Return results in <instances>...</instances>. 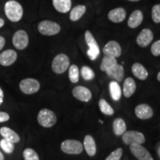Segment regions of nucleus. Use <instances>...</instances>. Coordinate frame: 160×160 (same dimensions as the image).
<instances>
[{"label": "nucleus", "instance_id": "39", "mask_svg": "<svg viewBox=\"0 0 160 160\" xmlns=\"http://www.w3.org/2000/svg\"><path fill=\"white\" fill-rule=\"evenodd\" d=\"M3 99H4V93H3L2 89L0 88V105H1L3 102Z\"/></svg>", "mask_w": 160, "mask_h": 160}, {"label": "nucleus", "instance_id": "44", "mask_svg": "<svg viewBox=\"0 0 160 160\" xmlns=\"http://www.w3.org/2000/svg\"><path fill=\"white\" fill-rule=\"evenodd\" d=\"M128 1H131V2H138V1H139V0H128Z\"/></svg>", "mask_w": 160, "mask_h": 160}, {"label": "nucleus", "instance_id": "8", "mask_svg": "<svg viewBox=\"0 0 160 160\" xmlns=\"http://www.w3.org/2000/svg\"><path fill=\"white\" fill-rule=\"evenodd\" d=\"M13 45L18 50H24L29 44V37L27 32L24 30L16 31L12 38Z\"/></svg>", "mask_w": 160, "mask_h": 160}, {"label": "nucleus", "instance_id": "35", "mask_svg": "<svg viewBox=\"0 0 160 160\" xmlns=\"http://www.w3.org/2000/svg\"><path fill=\"white\" fill-rule=\"evenodd\" d=\"M151 51L152 54L155 56V57H159V56H160V40L155 42L151 45Z\"/></svg>", "mask_w": 160, "mask_h": 160}, {"label": "nucleus", "instance_id": "17", "mask_svg": "<svg viewBox=\"0 0 160 160\" xmlns=\"http://www.w3.org/2000/svg\"><path fill=\"white\" fill-rule=\"evenodd\" d=\"M143 13L140 10H136L130 16L128 20V25L131 28H136L141 25L143 21Z\"/></svg>", "mask_w": 160, "mask_h": 160}, {"label": "nucleus", "instance_id": "28", "mask_svg": "<svg viewBox=\"0 0 160 160\" xmlns=\"http://www.w3.org/2000/svg\"><path fill=\"white\" fill-rule=\"evenodd\" d=\"M69 79L71 80V82L77 83L79 82V68L76 65H72L69 68L68 71Z\"/></svg>", "mask_w": 160, "mask_h": 160}, {"label": "nucleus", "instance_id": "26", "mask_svg": "<svg viewBox=\"0 0 160 160\" xmlns=\"http://www.w3.org/2000/svg\"><path fill=\"white\" fill-rule=\"evenodd\" d=\"M117 64V61L116 58L108 57V56H105L103 57L101 65H100V69L102 71H106L111 68Z\"/></svg>", "mask_w": 160, "mask_h": 160}, {"label": "nucleus", "instance_id": "15", "mask_svg": "<svg viewBox=\"0 0 160 160\" xmlns=\"http://www.w3.org/2000/svg\"><path fill=\"white\" fill-rule=\"evenodd\" d=\"M105 72L110 78L113 79L117 82H121L123 80L125 71H124V68L122 65L117 64V65L113 66Z\"/></svg>", "mask_w": 160, "mask_h": 160}, {"label": "nucleus", "instance_id": "38", "mask_svg": "<svg viewBox=\"0 0 160 160\" xmlns=\"http://www.w3.org/2000/svg\"><path fill=\"white\" fill-rule=\"evenodd\" d=\"M5 45V38L2 36H0V51H2Z\"/></svg>", "mask_w": 160, "mask_h": 160}, {"label": "nucleus", "instance_id": "2", "mask_svg": "<svg viewBox=\"0 0 160 160\" xmlns=\"http://www.w3.org/2000/svg\"><path fill=\"white\" fill-rule=\"evenodd\" d=\"M37 121L44 128H51L57 123V118L55 113L49 109H42L37 116Z\"/></svg>", "mask_w": 160, "mask_h": 160}, {"label": "nucleus", "instance_id": "18", "mask_svg": "<svg viewBox=\"0 0 160 160\" xmlns=\"http://www.w3.org/2000/svg\"><path fill=\"white\" fill-rule=\"evenodd\" d=\"M83 147L85 148V151L90 157H93L97 153V145L95 140L91 135H87L84 139Z\"/></svg>", "mask_w": 160, "mask_h": 160}, {"label": "nucleus", "instance_id": "21", "mask_svg": "<svg viewBox=\"0 0 160 160\" xmlns=\"http://www.w3.org/2000/svg\"><path fill=\"white\" fill-rule=\"evenodd\" d=\"M136 89H137V85L134 79H132L131 77L127 78L123 84L124 96L127 98L131 97L134 93Z\"/></svg>", "mask_w": 160, "mask_h": 160}, {"label": "nucleus", "instance_id": "4", "mask_svg": "<svg viewBox=\"0 0 160 160\" xmlns=\"http://www.w3.org/2000/svg\"><path fill=\"white\" fill-rule=\"evenodd\" d=\"M38 31L42 35L54 36L61 31V27L59 24L51 20H44L40 22L38 25Z\"/></svg>", "mask_w": 160, "mask_h": 160}, {"label": "nucleus", "instance_id": "7", "mask_svg": "<svg viewBox=\"0 0 160 160\" xmlns=\"http://www.w3.org/2000/svg\"><path fill=\"white\" fill-rule=\"evenodd\" d=\"M122 141L125 145H142L145 142V138L143 133L136 131H126L122 135Z\"/></svg>", "mask_w": 160, "mask_h": 160}, {"label": "nucleus", "instance_id": "23", "mask_svg": "<svg viewBox=\"0 0 160 160\" xmlns=\"http://www.w3.org/2000/svg\"><path fill=\"white\" fill-rule=\"evenodd\" d=\"M113 133L117 136H122L126 132L127 126L125 122L121 118H117L114 119L113 122Z\"/></svg>", "mask_w": 160, "mask_h": 160}, {"label": "nucleus", "instance_id": "42", "mask_svg": "<svg viewBox=\"0 0 160 160\" xmlns=\"http://www.w3.org/2000/svg\"><path fill=\"white\" fill-rule=\"evenodd\" d=\"M157 79H158V81L160 82V71L158 73V74H157Z\"/></svg>", "mask_w": 160, "mask_h": 160}, {"label": "nucleus", "instance_id": "6", "mask_svg": "<svg viewBox=\"0 0 160 160\" xmlns=\"http://www.w3.org/2000/svg\"><path fill=\"white\" fill-rule=\"evenodd\" d=\"M19 88L25 94H33L39 91L40 83L38 80L33 78H27L20 82Z\"/></svg>", "mask_w": 160, "mask_h": 160}, {"label": "nucleus", "instance_id": "22", "mask_svg": "<svg viewBox=\"0 0 160 160\" xmlns=\"http://www.w3.org/2000/svg\"><path fill=\"white\" fill-rule=\"evenodd\" d=\"M53 5L58 12L65 13L71 8V0H53Z\"/></svg>", "mask_w": 160, "mask_h": 160}, {"label": "nucleus", "instance_id": "43", "mask_svg": "<svg viewBox=\"0 0 160 160\" xmlns=\"http://www.w3.org/2000/svg\"><path fill=\"white\" fill-rule=\"evenodd\" d=\"M158 153H159V156L160 157V145H159V147H158Z\"/></svg>", "mask_w": 160, "mask_h": 160}, {"label": "nucleus", "instance_id": "30", "mask_svg": "<svg viewBox=\"0 0 160 160\" xmlns=\"http://www.w3.org/2000/svg\"><path fill=\"white\" fill-rule=\"evenodd\" d=\"M85 39L86 41V43H87V45L89 47V48H99V45H98L94 37H93V34H92L91 31H85Z\"/></svg>", "mask_w": 160, "mask_h": 160}, {"label": "nucleus", "instance_id": "40", "mask_svg": "<svg viewBox=\"0 0 160 160\" xmlns=\"http://www.w3.org/2000/svg\"><path fill=\"white\" fill-rule=\"evenodd\" d=\"M4 25H5V21H4L3 19L0 18V28H2Z\"/></svg>", "mask_w": 160, "mask_h": 160}, {"label": "nucleus", "instance_id": "27", "mask_svg": "<svg viewBox=\"0 0 160 160\" xmlns=\"http://www.w3.org/2000/svg\"><path fill=\"white\" fill-rule=\"evenodd\" d=\"M99 107L100 111L102 113H103L104 114L108 115V116H112L114 113V111L112 108V107L107 102L105 99H100L99 102Z\"/></svg>", "mask_w": 160, "mask_h": 160}, {"label": "nucleus", "instance_id": "14", "mask_svg": "<svg viewBox=\"0 0 160 160\" xmlns=\"http://www.w3.org/2000/svg\"><path fill=\"white\" fill-rule=\"evenodd\" d=\"M135 114L140 119H148L153 117V111L147 104H141L136 107Z\"/></svg>", "mask_w": 160, "mask_h": 160}, {"label": "nucleus", "instance_id": "13", "mask_svg": "<svg viewBox=\"0 0 160 160\" xmlns=\"http://www.w3.org/2000/svg\"><path fill=\"white\" fill-rule=\"evenodd\" d=\"M17 59V53L13 50H6L0 53V65L5 67L13 65Z\"/></svg>", "mask_w": 160, "mask_h": 160}, {"label": "nucleus", "instance_id": "1", "mask_svg": "<svg viewBox=\"0 0 160 160\" xmlns=\"http://www.w3.org/2000/svg\"><path fill=\"white\" fill-rule=\"evenodd\" d=\"M5 13L10 21L12 22H17L23 17V8L21 4L15 0H9L5 4Z\"/></svg>", "mask_w": 160, "mask_h": 160}, {"label": "nucleus", "instance_id": "20", "mask_svg": "<svg viewBox=\"0 0 160 160\" xmlns=\"http://www.w3.org/2000/svg\"><path fill=\"white\" fill-rule=\"evenodd\" d=\"M132 73L137 79L140 80H145L148 77V72L144 66L140 63H134L131 68Z\"/></svg>", "mask_w": 160, "mask_h": 160}, {"label": "nucleus", "instance_id": "9", "mask_svg": "<svg viewBox=\"0 0 160 160\" xmlns=\"http://www.w3.org/2000/svg\"><path fill=\"white\" fill-rule=\"evenodd\" d=\"M130 151L138 160H153L149 151L141 145H137V144L131 145Z\"/></svg>", "mask_w": 160, "mask_h": 160}, {"label": "nucleus", "instance_id": "37", "mask_svg": "<svg viewBox=\"0 0 160 160\" xmlns=\"http://www.w3.org/2000/svg\"><path fill=\"white\" fill-rule=\"evenodd\" d=\"M10 119V115L6 112L0 111V122H5Z\"/></svg>", "mask_w": 160, "mask_h": 160}, {"label": "nucleus", "instance_id": "34", "mask_svg": "<svg viewBox=\"0 0 160 160\" xmlns=\"http://www.w3.org/2000/svg\"><path fill=\"white\" fill-rule=\"evenodd\" d=\"M122 155V149L119 148L114 151H113L108 157L106 158L105 160H120Z\"/></svg>", "mask_w": 160, "mask_h": 160}, {"label": "nucleus", "instance_id": "24", "mask_svg": "<svg viewBox=\"0 0 160 160\" xmlns=\"http://www.w3.org/2000/svg\"><path fill=\"white\" fill-rule=\"evenodd\" d=\"M86 7L85 5H79L76 6L70 12V19L73 22H77L81 19V17L85 14Z\"/></svg>", "mask_w": 160, "mask_h": 160}, {"label": "nucleus", "instance_id": "10", "mask_svg": "<svg viewBox=\"0 0 160 160\" xmlns=\"http://www.w3.org/2000/svg\"><path fill=\"white\" fill-rule=\"evenodd\" d=\"M105 56H108L113 58L119 57L122 54V48L121 46L117 41L111 40L109 41L102 50Z\"/></svg>", "mask_w": 160, "mask_h": 160}, {"label": "nucleus", "instance_id": "32", "mask_svg": "<svg viewBox=\"0 0 160 160\" xmlns=\"http://www.w3.org/2000/svg\"><path fill=\"white\" fill-rule=\"evenodd\" d=\"M23 157L25 160H39L38 153L32 148H26L24 150Z\"/></svg>", "mask_w": 160, "mask_h": 160}, {"label": "nucleus", "instance_id": "19", "mask_svg": "<svg viewBox=\"0 0 160 160\" xmlns=\"http://www.w3.org/2000/svg\"><path fill=\"white\" fill-rule=\"evenodd\" d=\"M0 134L4 139L8 140L13 143H18L20 141V137L18 133L8 127H2L0 128Z\"/></svg>", "mask_w": 160, "mask_h": 160}, {"label": "nucleus", "instance_id": "33", "mask_svg": "<svg viewBox=\"0 0 160 160\" xmlns=\"http://www.w3.org/2000/svg\"><path fill=\"white\" fill-rule=\"evenodd\" d=\"M152 19L155 23H160V4L155 5L152 8Z\"/></svg>", "mask_w": 160, "mask_h": 160}, {"label": "nucleus", "instance_id": "3", "mask_svg": "<svg viewBox=\"0 0 160 160\" xmlns=\"http://www.w3.org/2000/svg\"><path fill=\"white\" fill-rule=\"evenodd\" d=\"M70 59L65 53H59L56 56L52 62V70L57 74H61L68 69Z\"/></svg>", "mask_w": 160, "mask_h": 160}, {"label": "nucleus", "instance_id": "29", "mask_svg": "<svg viewBox=\"0 0 160 160\" xmlns=\"http://www.w3.org/2000/svg\"><path fill=\"white\" fill-rule=\"evenodd\" d=\"M0 147L4 152L8 153V154H11L14 151V143L11 142L4 138L0 140Z\"/></svg>", "mask_w": 160, "mask_h": 160}, {"label": "nucleus", "instance_id": "31", "mask_svg": "<svg viewBox=\"0 0 160 160\" xmlns=\"http://www.w3.org/2000/svg\"><path fill=\"white\" fill-rule=\"evenodd\" d=\"M81 75L85 80L89 81L95 77V73L91 68L88 66H83L81 69Z\"/></svg>", "mask_w": 160, "mask_h": 160}, {"label": "nucleus", "instance_id": "5", "mask_svg": "<svg viewBox=\"0 0 160 160\" xmlns=\"http://www.w3.org/2000/svg\"><path fill=\"white\" fill-rule=\"evenodd\" d=\"M83 149V145L78 140L67 139L61 144V150L67 154H79Z\"/></svg>", "mask_w": 160, "mask_h": 160}, {"label": "nucleus", "instance_id": "12", "mask_svg": "<svg viewBox=\"0 0 160 160\" xmlns=\"http://www.w3.org/2000/svg\"><path fill=\"white\" fill-rule=\"evenodd\" d=\"M72 94L76 99L82 102H88L91 99V91L84 86H77L72 91Z\"/></svg>", "mask_w": 160, "mask_h": 160}, {"label": "nucleus", "instance_id": "11", "mask_svg": "<svg viewBox=\"0 0 160 160\" xmlns=\"http://www.w3.org/2000/svg\"><path fill=\"white\" fill-rule=\"evenodd\" d=\"M153 39V33L148 28H145L139 33L137 37V45L141 48L148 47Z\"/></svg>", "mask_w": 160, "mask_h": 160}, {"label": "nucleus", "instance_id": "16", "mask_svg": "<svg viewBox=\"0 0 160 160\" xmlns=\"http://www.w3.org/2000/svg\"><path fill=\"white\" fill-rule=\"evenodd\" d=\"M126 11L123 8H117L111 10L108 14L110 21L114 23H119L123 22L126 18Z\"/></svg>", "mask_w": 160, "mask_h": 160}, {"label": "nucleus", "instance_id": "36", "mask_svg": "<svg viewBox=\"0 0 160 160\" xmlns=\"http://www.w3.org/2000/svg\"><path fill=\"white\" fill-rule=\"evenodd\" d=\"M87 53L90 59L91 60H94L99 55V48H89Z\"/></svg>", "mask_w": 160, "mask_h": 160}, {"label": "nucleus", "instance_id": "41", "mask_svg": "<svg viewBox=\"0 0 160 160\" xmlns=\"http://www.w3.org/2000/svg\"><path fill=\"white\" fill-rule=\"evenodd\" d=\"M5 159V157H4V155L2 154L1 151H0V160H4Z\"/></svg>", "mask_w": 160, "mask_h": 160}, {"label": "nucleus", "instance_id": "25", "mask_svg": "<svg viewBox=\"0 0 160 160\" xmlns=\"http://www.w3.org/2000/svg\"><path fill=\"white\" fill-rule=\"evenodd\" d=\"M109 89L111 96L114 101H119L122 96V90L119 83L116 81H112L110 82Z\"/></svg>", "mask_w": 160, "mask_h": 160}]
</instances>
